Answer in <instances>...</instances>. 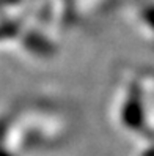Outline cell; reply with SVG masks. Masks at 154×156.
I'll list each match as a JSON object with an SVG mask.
<instances>
[]
</instances>
